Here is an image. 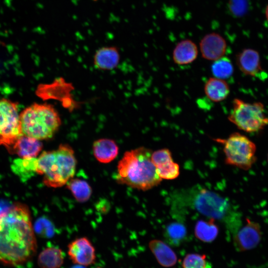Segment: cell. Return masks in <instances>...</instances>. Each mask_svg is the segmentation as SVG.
I'll return each mask as SVG.
<instances>
[{
	"instance_id": "cell-9",
	"label": "cell",
	"mask_w": 268,
	"mask_h": 268,
	"mask_svg": "<svg viewBox=\"0 0 268 268\" xmlns=\"http://www.w3.org/2000/svg\"><path fill=\"white\" fill-rule=\"evenodd\" d=\"M67 255L74 264L84 267L93 265L96 259L94 246L84 237L76 238L68 244Z\"/></svg>"
},
{
	"instance_id": "cell-4",
	"label": "cell",
	"mask_w": 268,
	"mask_h": 268,
	"mask_svg": "<svg viewBox=\"0 0 268 268\" xmlns=\"http://www.w3.org/2000/svg\"><path fill=\"white\" fill-rule=\"evenodd\" d=\"M76 165L72 148L68 144H62L56 150L41 154L37 158V173L43 176L47 186L61 187L73 177Z\"/></svg>"
},
{
	"instance_id": "cell-18",
	"label": "cell",
	"mask_w": 268,
	"mask_h": 268,
	"mask_svg": "<svg viewBox=\"0 0 268 268\" xmlns=\"http://www.w3.org/2000/svg\"><path fill=\"white\" fill-rule=\"evenodd\" d=\"M120 55L115 47H104L96 51L94 57L95 67L100 69L110 70L119 62Z\"/></svg>"
},
{
	"instance_id": "cell-22",
	"label": "cell",
	"mask_w": 268,
	"mask_h": 268,
	"mask_svg": "<svg viewBox=\"0 0 268 268\" xmlns=\"http://www.w3.org/2000/svg\"><path fill=\"white\" fill-rule=\"evenodd\" d=\"M37 158H19L14 160L11 165L12 171L23 181L32 177L37 173Z\"/></svg>"
},
{
	"instance_id": "cell-17",
	"label": "cell",
	"mask_w": 268,
	"mask_h": 268,
	"mask_svg": "<svg viewBox=\"0 0 268 268\" xmlns=\"http://www.w3.org/2000/svg\"><path fill=\"white\" fill-rule=\"evenodd\" d=\"M198 48L190 40H184L179 42L173 52L174 62L178 65H186L193 63L197 58Z\"/></svg>"
},
{
	"instance_id": "cell-26",
	"label": "cell",
	"mask_w": 268,
	"mask_h": 268,
	"mask_svg": "<svg viewBox=\"0 0 268 268\" xmlns=\"http://www.w3.org/2000/svg\"><path fill=\"white\" fill-rule=\"evenodd\" d=\"M183 268H212L211 264L205 255L196 253L187 254L182 262Z\"/></svg>"
},
{
	"instance_id": "cell-29",
	"label": "cell",
	"mask_w": 268,
	"mask_h": 268,
	"mask_svg": "<svg viewBox=\"0 0 268 268\" xmlns=\"http://www.w3.org/2000/svg\"><path fill=\"white\" fill-rule=\"evenodd\" d=\"M266 17H267V19L268 21V5L267 6V9H266Z\"/></svg>"
},
{
	"instance_id": "cell-6",
	"label": "cell",
	"mask_w": 268,
	"mask_h": 268,
	"mask_svg": "<svg viewBox=\"0 0 268 268\" xmlns=\"http://www.w3.org/2000/svg\"><path fill=\"white\" fill-rule=\"evenodd\" d=\"M222 144L225 154V163L244 170H249L257 160L256 146L246 136L234 133L226 138H215Z\"/></svg>"
},
{
	"instance_id": "cell-13",
	"label": "cell",
	"mask_w": 268,
	"mask_h": 268,
	"mask_svg": "<svg viewBox=\"0 0 268 268\" xmlns=\"http://www.w3.org/2000/svg\"><path fill=\"white\" fill-rule=\"evenodd\" d=\"M236 61L240 70L246 75L257 76L263 71L259 54L255 50H243L237 55Z\"/></svg>"
},
{
	"instance_id": "cell-5",
	"label": "cell",
	"mask_w": 268,
	"mask_h": 268,
	"mask_svg": "<svg viewBox=\"0 0 268 268\" xmlns=\"http://www.w3.org/2000/svg\"><path fill=\"white\" fill-rule=\"evenodd\" d=\"M22 134L38 140L51 138L61 121L56 109L48 104L34 103L19 114Z\"/></svg>"
},
{
	"instance_id": "cell-19",
	"label": "cell",
	"mask_w": 268,
	"mask_h": 268,
	"mask_svg": "<svg viewBox=\"0 0 268 268\" xmlns=\"http://www.w3.org/2000/svg\"><path fill=\"white\" fill-rule=\"evenodd\" d=\"M206 97L210 100L218 102L225 100L230 93L228 83L224 80L215 77H210L204 86Z\"/></svg>"
},
{
	"instance_id": "cell-1",
	"label": "cell",
	"mask_w": 268,
	"mask_h": 268,
	"mask_svg": "<svg viewBox=\"0 0 268 268\" xmlns=\"http://www.w3.org/2000/svg\"><path fill=\"white\" fill-rule=\"evenodd\" d=\"M36 250L28 207L16 202L0 212V263L9 266L23 264Z\"/></svg>"
},
{
	"instance_id": "cell-27",
	"label": "cell",
	"mask_w": 268,
	"mask_h": 268,
	"mask_svg": "<svg viewBox=\"0 0 268 268\" xmlns=\"http://www.w3.org/2000/svg\"><path fill=\"white\" fill-rule=\"evenodd\" d=\"M230 5L232 13L238 16L244 14L248 8V0H231Z\"/></svg>"
},
{
	"instance_id": "cell-8",
	"label": "cell",
	"mask_w": 268,
	"mask_h": 268,
	"mask_svg": "<svg viewBox=\"0 0 268 268\" xmlns=\"http://www.w3.org/2000/svg\"><path fill=\"white\" fill-rule=\"evenodd\" d=\"M22 134L17 103L0 100V145L8 151Z\"/></svg>"
},
{
	"instance_id": "cell-23",
	"label": "cell",
	"mask_w": 268,
	"mask_h": 268,
	"mask_svg": "<svg viewBox=\"0 0 268 268\" xmlns=\"http://www.w3.org/2000/svg\"><path fill=\"white\" fill-rule=\"evenodd\" d=\"M187 230L186 226L181 222H173L166 227L164 233L165 238L168 244L179 246L186 239Z\"/></svg>"
},
{
	"instance_id": "cell-10",
	"label": "cell",
	"mask_w": 268,
	"mask_h": 268,
	"mask_svg": "<svg viewBox=\"0 0 268 268\" xmlns=\"http://www.w3.org/2000/svg\"><path fill=\"white\" fill-rule=\"evenodd\" d=\"M262 231L260 224L249 219L246 224L234 234L233 242L236 250L244 252L253 249L260 243Z\"/></svg>"
},
{
	"instance_id": "cell-12",
	"label": "cell",
	"mask_w": 268,
	"mask_h": 268,
	"mask_svg": "<svg viewBox=\"0 0 268 268\" xmlns=\"http://www.w3.org/2000/svg\"><path fill=\"white\" fill-rule=\"evenodd\" d=\"M227 44L225 40L217 33L205 35L200 43V49L202 57L209 61H216L225 54Z\"/></svg>"
},
{
	"instance_id": "cell-24",
	"label": "cell",
	"mask_w": 268,
	"mask_h": 268,
	"mask_svg": "<svg viewBox=\"0 0 268 268\" xmlns=\"http://www.w3.org/2000/svg\"><path fill=\"white\" fill-rule=\"evenodd\" d=\"M75 199L79 202L86 201L91 196L92 189L89 184L79 179H70L67 183Z\"/></svg>"
},
{
	"instance_id": "cell-14",
	"label": "cell",
	"mask_w": 268,
	"mask_h": 268,
	"mask_svg": "<svg viewBox=\"0 0 268 268\" xmlns=\"http://www.w3.org/2000/svg\"><path fill=\"white\" fill-rule=\"evenodd\" d=\"M42 149L39 140L22 134L16 140L8 152L16 154L21 158L36 157Z\"/></svg>"
},
{
	"instance_id": "cell-21",
	"label": "cell",
	"mask_w": 268,
	"mask_h": 268,
	"mask_svg": "<svg viewBox=\"0 0 268 268\" xmlns=\"http://www.w3.org/2000/svg\"><path fill=\"white\" fill-rule=\"evenodd\" d=\"M215 220H199L196 223L194 233L197 238L205 243H210L217 237L219 229L214 222Z\"/></svg>"
},
{
	"instance_id": "cell-7",
	"label": "cell",
	"mask_w": 268,
	"mask_h": 268,
	"mask_svg": "<svg viewBox=\"0 0 268 268\" xmlns=\"http://www.w3.org/2000/svg\"><path fill=\"white\" fill-rule=\"evenodd\" d=\"M228 119L239 129L247 133L260 131L268 124L262 103H248L238 98L234 99Z\"/></svg>"
},
{
	"instance_id": "cell-2",
	"label": "cell",
	"mask_w": 268,
	"mask_h": 268,
	"mask_svg": "<svg viewBox=\"0 0 268 268\" xmlns=\"http://www.w3.org/2000/svg\"><path fill=\"white\" fill-rule=\"evenodd\" d=\"M178 195L179 199L176 200L180 206H190L209 218L222 221L234 234L240 228L238 214L228 201L216 192L196 187L183 191Z\"/></svg>"
},
{
	"instance_id": "cell-30",
	"label": "cell",
	"mask_w": 268,
	"mask_h": 268,
	"mask_svg": "<svg viewBox=\"0 0 268 268\" xmlns=\"http://www.w3.org/2000/svg\"><path fill=\"white\" fill-rule=\"evenodd\" d=\"M96 268H102L101 267H97Z\"/></svg>"
},
{
	"instance_id": "cell-25",
	"label": "cell",
	"mask_w": 268,
	"mask_h": 268,
	"mask_svg": "<svg viewBox=\"0 0 268 268\" xmlns=\"http://www.w3.org/2000/svg\"><path fill=\"white\" fill-rule=\"evenodd\" d=\"M211 70L215 77L225 79L233 74L234 67L232 63L228 58L222 57L214 61L211 65Z\"/></svg>"
},
{
	"instance_id": "cell-15",
	"label": "cell",
	"mask_w": 268,
	"mask_h": 268,
	"mask_svg": "<svg viewBox=\"0 0 268 268\" xmlns=\"http://www.w3.org/2000/svg\"><path fill=\"white\" fill-rule=\"evenodd\" d=\"M148 246L161 266L170 268L176 264V254L166 243L160 240L154 239L149 242Z\"/></svg>"
},
{
	"instance_id": "cell-3",
	"label": "cell",
	"mask_w": 268,
	"mask_h": 268,
	"mask_svg": "<svg viewBox=\"0 0 268 268\" xmlns=\"http://www.w3.org/2000/svg\"><path fill=\"white\" fill-rule=\"evenodd\" d=\"M152 152L145 147L126 151L118 164V182L142 191L160 184L162 179L157 174L151 160Z\"/></svg>"
},
{
	"instance_id": "cell-16",
	"label": "cell",
	"mask_w": 268,
	"mask_h": 268,
	"mask_svg": "<svg viewBox=\"0 0 268 268\" xmlns=\"http://www.w3.org/2000/svg\"><path fill=\"white\" fill-rule=\"evenodd\" d=\"M93 154L100 162L107 163L113 161L118 155L119 147L115 141L108 138L95 140L92 146Z\"/></svg>"
},
{
	"instance_id": "cell-32",
	"label": "cell",
	"mask_w": 268,
	"mask_h": 268,
	"mask_svg": "<svg viewBox=\"0 0 268 268\" xmlns=\"http://www.w3.org/2000/svg\"></svg>"
},
{
	"instance_id": "cell-31",
	"label": "cell",
	"mask_w": 268,
	"mask_h": 268,
	"mask_svg": "<svg viewBox=\"0 0 268 268\" xmlns=\"http://www.w3.org/2000/svg\"><path fill=\"white\" fill-rule=\"evenodd\" d=\"M93 0L96 1V0Z\"/></svg>"
},
{
	"instance_id": "cell-28",
	"label": "cell",
	"mask_w": 268,
	"mask_h": 268,
	"mask_svg": "<svg viewBox=\"0 0 268 268\" xmlns=\"http://www.w3.org/2000/svg\"><path fill=\"white\" fill-rule=\"evenodd\" d=\"M84 266L75 265V266L72 268H84Z\"/></svg>"
},
{
	"instance_id": "cell-20",
	"label": "cell",
	"mask_w": 268,
	"mask_h": 268,
	"mask_svg": "<svg viewBox=\"0 0 268 268\" xmlns=\"http://www.w3.org/2000/svg\"><path fill=\"white\" fill-rule=\"evenodd\" d=\"M64 261V252L61 249L55 247L45 248L38 257V264L40 268H60Z\"/></svg>"
},
{
	"instance_id": "cell-11",
	"label": "cell",
	"mask_w": 268,
	"mask_h": 268,
	"mask_svg": "<svg viewBox=\"0 0 268 268\" xmlns=\"http://www.w3.org/2000/svg\"><path fill=\"white\" fill-rule=\"evenodd\" d=\"M151 159L157 174L162 180H173L179 176V165L173 161L171 152L168 148L152 152Z\"/></svg>"
}]
</instances>
